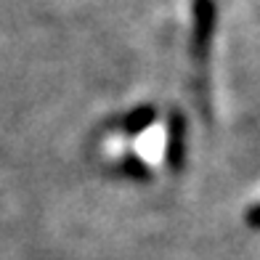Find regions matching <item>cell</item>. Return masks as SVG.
Listing matches in <instances>:
<instances>
[{
  "mask_svg": "<svg viewBox=\"0 0 260 260\" xmlns=\"http://www.w3.org/2000/svg\"><path fill=\"white\" fill-rule=\"evenodd\" d=\"M215 32V3L212 0H194V35H191V53L205 61L210 51V38Z\"/></svg>",
  "mask_w": 260,
  "mask_h": 260,
  "instance_id": "1",
  "label": "cell"
},
{
  "mask_svg": "<svg viewBox=\"0 0 260 260\" xmlns=\"http://www.w3.org/2000/svg\"><path fill=\"white\" fill-rule=\"evenodd\" d=\"M181 133H183V120L173 117V127H170V165H181L183 154H181Z\"/></svg>",
  "mask_w": 260,
  "mask_h": 260,
  "instance_id": "2",
  "label": "cell"
},
{
  "mask_svg": "<svg viewBox=\"0 0 260 260\" xmlns=\"http://www.w3.org/2000/svg\"><path fill=\"white\" fill-rule=\"evenodd\" d=\"M247 226H252V229H260V205L250 207V212H247Z\"/></svg>",
  "mask_w": 260,
  "mask_h": 260,
  "instance_id": "3",
  "label": "cell"
}]
</instances>
